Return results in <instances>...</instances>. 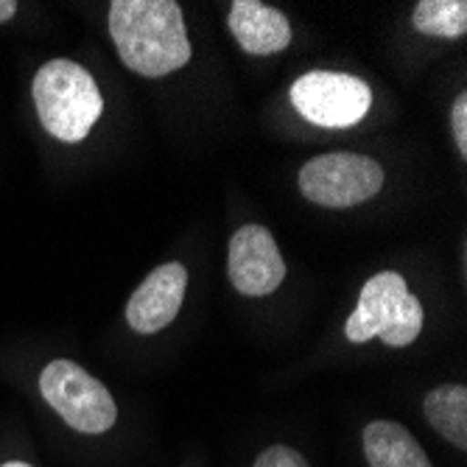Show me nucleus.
I'll return each instance as SVG.
<instances>
[{"mask_svg": "<svg viewBox=\"0 0 467 467\" xmlns=\"http://www.w3.org/2000/svg\"><path fill=\"white\" fill-rule=\"evenodd\" d=\"M109 34L123 65L138 76L160 78L191 62V39L174 0H115Z\"/></svg>", "mask_w": 467, "mask_h": 467, "instance_id": "1", "label": "nucleus"}, {"mask_svg": "<svg viewBox=\"0 0 467 467\" xmlns=\"http://www.w3.org/2000/svg\"><path fill=\"white\" fill-rule=\"evenodd\" d=\"M34 107L46 132L62 143L90 135L104 112L96 78L70 59H51L34 76Z\"/></svg>", "mask_w": 467, "mask_h": 467, "instance_id": "2", "label": "nucleus"}, {"mask_svg": "<svg viewBox=\"0 0 467 467\" xmlns=\"http://www.w3.org/2000/svg\"><path fill=\"white\" fill-rule=\"evenodd\" d=\"M422 319V306L409 294L406 280L398 272H378L364 283L345 333L353 345H364L378 336L389 348H406L420 336Z\"/></svg>", "mask_w": 467, "mask_h": 467, "instance_id": "3", "label": "nucleus"}, {"mask_svg": "<svg viewBox=\"0 0 467 467\" xmlns=\"http://www.w3.org/2000/svg\"><path fill=\"white\" fill-rule=\"evenodd\" d=\"M39 392L78 434H104L118 420V409L109 389L73 361L59 358L42 369Z\"/></svg>", "mask_w": 467, "mask_h": 467, "instance_id": "4", "label": "nucleus"}, {"mask_svg": "<svg viewBox=\"0 0 467 467\" xmlns=\"http://www.w3.org/2000/svg\"><path fill=\"white\" fill-rule=\"evenodd\" d=\"M384 188V165L367 154L333 151L314 157L300 171V191L322 207L345 210L372 199Z\"/></svg>", "mask_w": 467, "mask_h": 467, "instance_id": "5", "label": "nucleus"}, {"mask_svg": "<svg viewBox=\"0 0 467 467\" xmlns=\"http://www.w3.org/2000/svg\"><path fill=\"white\" fill-rule=\"evenodd\" d=\"M291 104L306 120L325 130H348L372 104L369 84L350 73L311 70L291 84Z\"/></svg>", "mask_w": 467, "mask_h": 467, "instance_id": "6", "label": "nucleus"}, {"mask_svg": "<svg viewBox=\"0 0 467 467\" xmlns=\"http://www.w3.org/2000/svg\"><path fill=\"white\" fill-rule=\"evenodd\" d=\"M230 283L246 296H266L280 288L285 277V261L261 224L241 227L230 241Z\"/></svg>", "mask_w": 467, "mask_h": 467, "instance_id": "7", "label": "nucleus"}, {"mask_svg": "<svg viewBox=\"0 0 467 467\" xmlns=\"http://www.w3.org/2000/svg\"><path fill=\"white\" fill-rule=\"evenodd\" d=\"M188 288V272L182 264L171 261L157 266L132 294L130 306H126V322L138 333H160L168 327L185 300Z\"/></svg>", "mask_w": 467, "mask_h": 467, "instance_id": "8", "label": "nucleus"}, {"mask_svg": "<svg viewBox=\"0 0 467 467\" xmlns=\"http://www.w3.org/2000/svg\"><path fill=\"white\" fill-rule=\"evenodd\" d=\"M230 31L252 57H269L288 48L291 23L261 0H235L230 6Z\"/></svg>", "mask_w": 467, "mask_h": 467, "instance_id": "9", "label": "nucleus"}, {"mask_svg": "<svg viewBox=\"0 0 467 467\" xmlns=\"http://www.w3.org/2000/svg\"><path fill=\"white\" fill-rule=\"evenodd\" d=\"M364 453L369 467H431L422 445L389 420H375L364 429Z\"/></svg>", "mask_w": 467, "mask_h": 467, "instance_id": "10", "label": "nucleus"}, {"mask_svg": "<svg viewBox=\"0 0 467 467\" xmlns=\"http://www.w3.org/2000/svg\"><path fill=\"white\" fill-rule=\"evenodd\" d=\"M426 420L431 429L459 451L467 448V389L462 384H442L426 398Z\"/></svg>", "mask_w": 467, "mask_h": 467, "instance_id": "11", "label": "nucleus"}, {"mask_svg": "<svg viewBox=\"0 0 467 467\" xmlns=\"http://www.w3.org/2000/svg\"><path fill=\"white\" fill-rule=\"evenodd\" d=\"M411 23L420 34L459 39L467 31V4L464 0H420Z\"/></svg>", "mask_w": 467, "mask_h": 467, "instance_id": "12", "label": "nucleus"}, {"mask_svg": "<svg viewBox=\"0 0 467 467\" xmlns=\"http://www.w3.org/2000/svg\"><path fill=\"white\" fill-rule=\"evenodd\" d=\"M254 467H311L306 462L303 453H296L294 448H285V445H272L266 448L258 462H254Z\"/></svg>", "mask_w": 467, "mask_h": 467, "instance_id": "13", "label": "nucleus"}, {"mask_svg": "<svg viewBox=\"0 0 467 467\" xmlns=\"http://www.w3.org/2000/svg\"><path fill=\"white\" fill-rule=\"evenodd\" d=\"M451 130H453L459 154L467 157V96H464V93H462V96L453 101V107H451Z\"/></svg>", "mask_w": 467, "mask_h": 467, "instance_id": "14", "label": "nucleus"}, {"mask_svg": "<svg viewBox=\"0 0 467 467\" xmlns=\"http://www.w3.org/2000/svg\"><path fill=\"white\" fill-rule=\"evenodd\" d=\"M17 15V4L15 0H0V23H9Z\"/></svg>", "mask_w": 467, "mask_h": 467, "instance_id": "15", "label": "nucleus"}, {"mask_svg": "<svg viewBox=\"0 0 467 467\" xmlns=\"http://www.w3.org/2000/svg\"><path fill=\"white\" fill-rule=\"evenodd\" d=\"M0 467H31V464H26V462H6V464H0Z\"/></svg>", "mask_w": 467, "mask_h": 467, "instance_id": "16", "label": "nucleus"}]
</instances>
